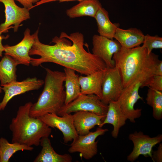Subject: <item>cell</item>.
Masks as SVG:
<instances>
[{"mask_svg": "<svg viewBox=\"0 0 162 162\" xmlns=\"http://www.w3.org/2000/svg\"><path fill=\"white\" fill-rule=\"evenodd\" d=\"M38 29L35 32L34 44L29 52L30 56L37 55L39 58H31L30 64L38 67L42 63L52 62L74 70L87 75L104 70L106 66L100 58L86 51L84 48L83 34L75 32L68 35L62 32L54 37L53 45L41 43L38 37Z\"/></svg>", "mask_w": 162, "mask_h": 162, "instance_id": "obj_1", "label": "cell"}, {"mask_svg": "<svg viewBox=\"0 0 162 162\" xmlns=\"http://www.w3.org/2000/svg\"><path fill=\"white\" fill-rule=\"evenodd\" d=\"M112 59L119 70L124 88L137 80L144 82L154 74L155 67L161 61L158 55L152 52L148 54L142 45L131 49L121 47Z\"/></svg>", "mask_w": 162, "mask_h": 162, "instance_id": "obj_2", "label": "cell"}, {"mask_svg": "<svg viewBox=\"0 0 162 162\" xmlns=\"http://www.w3.org/2000/svg\"><path fill=\"white\" fill-rule=\"evenodd\" d=\"M32 104L29 102L20 106L16 116L12 119L9 125L12 133V142L38 146L42 138L49 137L51 133V128L39 118L30 116Z\"/></svg>", "mask_w": 162, "mask_h": 162, "instance_id": "obj_3", "label": "cell"}, {"mask_svg": "<svg viewBox=\"0 0 162 162\" xmlns=\"http://www.w3.org/2000/svg\"><path fill=\"white\" fill-rule=\"evenodd\" d=\"M46 74L44 88L37 101L33 104L30 110V116L39 118L47 113L56 114L64 105L65 92L63 83L64 72L46 68Z\"/></svg>", "mask_w": 162, "mask_h": 162, "instance_id": "obj_4", "label": "cell"}, {"mask_svg": "<svg viewBox=\"0 0 162 162\" xmlns=\"http://www.w3.org/2000/svg\"><path fill=\"white\" fill-rule=\"evenodd\" d=\"M108 105L103 103L100 98L94 94H80L75 99L67 105H64L57 114L60 116L66 114L79 111L94 112L100 115H106Z\"/></svg>", "mask_w": 162, "mask_h": 162, "instance_id": "obj_5", "label": "cell"}, {"mask_svg": "<svg viewBox=\"0 0 162 162\" xmlns=\"http://www.w3.org/2000/svg\"><path fill=\"white\" fill-rule=\"evenodd\" d=\"M143 82L141 80H137L124 88L117 101L122 113L132 123H135V119L140 118L142 115V109H135L134 106L139 100H143L139 94V89Z\"/></svg>", "mask_w": 162, "mask_h": 162, "instance_id": "obj_6", "label": "cell"}, {"mask_svg": "<svg viewBox=\"0 0 162 162\" xmlns=\"http://www.w3.org/2000/svg\"><path fill=\"white\" fill-rule=\"evenodd\" d=\"M121 75L118 68H106L104 71L102 84V101L108 105L111 101H117L123 90Z\"/></svg>", "mask_w": 162, "mask_h": 162, "instance_id": "obj_7", "label": "cell"}, {"mask_svg": "<svg viewBox=\"0 0 162 162\" xmlns=\"http://www.w3.org/2000/svg\"><path fill=\"white\" fill-rule=\"evenodd\" d=\"M108 131L107 129L98 127L94 132H90L84 135H79L73 141L68 149V152L70 153L80 152L85 159H91L98 152V142L95 141L96 139Z\"/></svg>", "mask_w": 162, "mask_h": 162, "instance_id": "obj_8", "label": "cell"}, {"mask_svg": "<svg viewBox=\"0 0 162 162\" xmlns=\"http://www.w3.org/2000/svg\"><path fill=\"white\" fill-rule=\"evenodd\" d=\"M128 138L133 142L134 148L132 151L127 156V160L133 162L141 155L152 158V148L162 141V135L158 134L156 136L151 137L142 131H135L130 134Z\"/></svg>", "mask_w": 162, "mask_h": 162, "instance_id": "obj_9", "label": "cell"}, {"mask_svg": "<svg viewBox=\"0 0 162 162\" xmlns=\"http://www.w3.org/2000/svg\"><path fill=\"white\" fill-rule=\"evenodd\" d=\"M44 81L37 78H28L21 81H13L1 85L4 92V96L0 102V111L4 110L9 101L14 97L33 90L40 88Z\"/></svg>", "mask_w": 162, "mask_h": 162, "instance_id": "obj_10", "label": "cell"}, {"mask_svg": "<svg viewBox=\"0 0 162 162\" xmlns=\"http://www.w3.org/2000/svg\"><path fill=\"white\" fill-rule=\"evenodd\" d=\"M14 0H0L5 8V20L0 25V32L7 33L12 25L15 32H17L20 24L30 18L29 9L21 8L16 4Z\"/></svg>", "mask_w": 162, "mask_h": 162, "instance_id": "obj_11", "label": "cell"}, {"mask_svg": "<svg viewBox=\"0 0 162 162\" xmlns=\"http://www.w3.org/2000/svg\"><path fill=\"white\" fill-rule=\"evenodd\" d=\"M92 40V53L101 59L106 68L114 67L115 64L112 57L121 48L120 44L116 40L98 35H94Z\"/></svg>", "mask_w": 162, "mask_h": 162, "instance_id": "obj_12", "label": "cell"}, {"mask_svg": "<svg viewBox=\"0 0 162 162\" xmlns=\"http://www.w3.org/2000/svg\"><path fill=\"white\" fill-rule=\"evenodd\" d=\"M39 118L49 127L60 130L63 134L65 143L75 140L79 136L74 124L73 115L70 113L61 116L54 113H47Z\"/></svg>", "mask_w": 162, "mask_h": 162, "instance_id": "obj_13", "label": "cell"}, {"mask_svg": "<svg viewBox=\"0 0 162 162\" xmlns=\"http://www.w3.org/2000/svg\"><path fill=\"white\" fill-rule=\"evenodd\" d=\"M24 37L18 44L10 46H4L5 55L9 56L18 62L20 64L29 66L31 57L29 52L34 41L35 32L31 34L30 30L26 28L24 33Z\"/></svg>", "mask_w": 162, "mask_h": 162, "instance_id": "obj_14", "label": "cell"}, {"mask_svg": "<svg viewBox=\"0 0 162 162\" xmlns=\"http://www.w3.org/2000/svg\"><path fill=\"white\" fill-rule=\"evenodd\" d=\"M74 124L79 135L88 134L95 126L99 127L106 115H100L93 112L79 111L72 115Z\"/></svg>", "mask_w": 162, "mask_h": 162, "instance_id": "obj_15", "label": "cell"}, {"mask_svg": "<svg viewBox=\"0 0 162 162\" xmlns=\"http://www.w3.org/2000/svg\"><path fill=\"white\" fill-rule=\"evenodd\" d=\"M127 119L121 111L117 101H111L108 104V110L105 119L99 127L102 128L106 124L113 126L111 132L112 137L117 138L121 128L124 125Z\"/></svg>", "mask_w": 162, "mask_h": 162, "instance_id": "obj_16", "label": "cell"}, {"mask_svg": "<svg viewBox=\"0 0 162 162\" xmlns=\"http://www.w3.org/2000/svg\"><path fill=\"white\" fill-rule=\"evenodd\" d=\"M144 35L140 29L136 28H130L127 29L118 28L114 38L120 44L122 47L131 49L142 44Z\"/></svg>", "mask_w": 162, "mask_h": 162, "instance_id": "obj_17", "label": "cell"}, {"mask_svg": "<svg viewBox=\"0 0 162 162\" xmlns=\"http://www.w3.org/2000/svg\"><path fill=\"white\" fill-rule=\"evenodd\" d=\"M40 145L42 149L33 161L34 162H71L72 157L69 154L63 155L57 153L51 146L48 137L41 138Z\"/></svg>", "mask_w": 162, "mask_h": 162, "instance_id": "obj_18", "label": "cell"}, {"mask_svg": "<svg viewBox=\"0 0 162 162\" xmlns=\"http://www.w3.org/2000/svg\"><path fill=\"white\" fill-rule=\"evenodd\" d=\"M104 70L94 72L86 76H79L81 94H94L101 98Z\"/></svg>", "mask_w": 162, "mask_h": 162, "instance_id": "obj_19", "label": "cell"}, {"mask_svg": "<svg viewBox=\"0 0 162 162\" xmlns=\"http://www.w3.org/2000/svg\"><path fill=\"white\" fill-rule=\"evenodd\" d=\"M101 7V4L98 0H83L68 9L66 14L71 18L85 16L94 18Z\"/></svg>", "mask_w": 162, "mask_h": 162, "instance_id": "obj_20", "label": "cell"}, {"mask_svg": "<svg viewBox=\"0 0 162 162\" xmlns=\"http://www.w3.org/2000/svg\"><path fill=\"white\" fill-rule=\"evenodd\" d=\"M65 86L66 88L65 98L64 105H67L76 98L80 94V86L79 76L75 71L72 69L65 68Z\"/></svg>", "mask_w": 162, "mask_h": 162, "instance_id": "obj_21", "label": "cell"}, {"mask_svg": "<svg viewBox=\"0 0 162 162\" xmlns=\"http://www.w3.org/2000/svg\"><path fill=\"white\" fill-rule=\"evenodd\" d=\"M94 18L97 22L99 35L113 39L116 29L119 27V24L112 22L108 12L102 7L99 9Z\"/></svg>", "mask_w": 162, "mask_h": 162, "instance_id": "obj_22", "label": "cell"}, {"mask_svg": "<svg viewBox=\"0 0 162 162\" xmlns=\"http://www.w3.org/2000/svg\"><path fill=\"white\" fill-rule=\"evenodd\" d=\"M19 64L11 57L5 55L0 61L1 85L16 81V67Z\"/></svg>", "mask_w": 162, "mask_h": 162, "instance_id": "obj_23", "label": "cell"}, {"mask_svg": "<svg viewBox=\"0 0 162 162\" xmlns=\"http://www.w3.org/2000/svg\"><path fill=\"white\" fill-rule=\"evenodd\" d=\"M10 143L5 138H0V162H8L13 155L19 151H32L34 148L17 142Z\"/></svg>", "mask_w": 162, "mask_h": 162, "instance_id": "obj_24", "label": "cell"}, {"mask_svg": "<svg viewBox=\"0 0 162 162\" xmlns=\"http://www.w3.org/2000/svg\"><path fill=\"white\" fill-rule=\"evenodd\" d=\"M146 103L152 108V116L157 120L162 118V91L149 88L146 99Z\"/></svg>", "mask_w": 162, "mask_h": 162, "instance_id": "obj_25", "label": "cell"}, {"mask_svg": "<svg viewBox=\"0 0 162 162\" xmlns=\"http://www.w3.org/2000/svg\"><path fill=\"white\" fill-rule=\"evenodd\" d=\"M142 43V46L146 48L148 53L149 54L154 49H162V38L147 34L144 35Z\"/></svg>", "mask_w": 162, "mask_h": 162, "instance_id": "obj_26", "label": "cell"}, {"mask_svg": "<svg viewBox=\"0 0 162 162\" xmlns=\"http://www.w3.org/2000/svg\"><path fill=\"white\" fill-rule=\"evenodd\" d=\"M147 86L160 91H162V75L154 74L143 82L141 87Z\"/></svg>", "mask_w": 162, "mask_h": 162, "instance_id": "obj_27", "label": "cell"}, {"mask_svg": "<svg viewBox=\"0 0 162 162\" xmlns=\"http://www.w3.org/2000/svg\"><path fill=\"white\" fill-rule=\"evenodd\" d=\"M152 159L154 162H162V144H159L157 150L152 152Z\"/></svg>", "mask_w": 162, "mask_h": 162, "instance_id": "obj_28", "label": "cell"}, {"mask_svg": "<svg viewBox=\"0 0 162 162\" xmlns=\"http://www.w3.org/2000/svg\"><path fill=\"white\" fill-rule=\"evenodd\" d=\"M19 2L23 7L30 10L33 8V4L36 3L40 0H14Z\"/></svg>", "mask_w": 162, "mask_h": 162, "instance_id": "obj_29", "label": "cell"}, {"mask_svg": "<svg viewBox=\"0 0 162 162\" xmlns=\"http://www.w3.org/2000/svg\"><path fill=\"white\" fill-rule=\"evenodd\" d=\"M82 0H40L38 2L36 3V4L33 6V8L43 4L54 1H58L59 2H62L74 1H77L80 2Z\"/></svg>", "mask_w": 162, "mask_h": 162, "instance_id": "obj_30", "label": "cell"}, {"mask_svg": "<svg viewBox=\"0 0 162 162\" xmlns=\"http://www.w3.org/2000/svg\"><path fill=\"white\" fill-rule=\"evenodd\" d=\"M154 74L162 75V61L159 62L156 65Z\"/></svg>", "mask_w": 162, "mask_h": 162, "instance_id": "obj_31", "label": "cell"}, {"mask_svg": "<svg viewBox=\"0 0 162 162\" xmlns=\"http://www.w3.org/2000/svg\"><path fill=\"white\" fill-rule=\"evenodd\" d=\"M2 32H0V57L2 56V52L4 51V46L3 45L2 43V40L3 38L2 36Z\"/></svg>", "mask_w": 162, "mask_h": 162, "instance_id": "obj_32", "label": "cell"}, {"mask_svg": "<svg viewBox=\"0 0 162 162\" xmlns=\"http://www.w3.org/2000/svg\"><path fill=\"white\" fill-rule=\"evenodd\" d=\"M2 87L0 86V94L2 92Z\"/></svg>", "mask_w": 162, "mask_h": 162, "instance_id": "obj_33", "label": "cell"}]
</instances>
